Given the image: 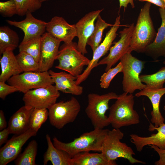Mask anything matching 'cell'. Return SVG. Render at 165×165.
<instances>
[{
    "instance_id": "obj_1",
    "label": "cell",
    "mask_w": 165,
    "mask_h": 165,
    "mask_svg": "<svg viewBox=\"0 0 165 165\" xmlns=\"http://www.w3.org/2000/svg\"><path fill=\"white\" fill-rule=\"evenodd\" d=\"M151 3L146 2L141 9L134 29L129 52L144 53L154 41L157 33L150 15Z\"/></svg>"
},
{
    "instance_id": "obj_2",
    "label": "cell",
    "mask_w": 165,
    "mask_h": 165,
    "mask_svg": "<svg viewBox=\"0 0 165 165\" xmlns=\"http://www.w3.org/2000/svg\"><path fill=\"white\" fill-rule=\"evenodd\" d=\"M108 130V129H94L68 143L61 142L54 137L53 142L56 148L65 151L71 158L79 153L85 151L101 152L103 142Z\"/></svg>"
},
{
    "instance_id": "obj_3",
    "label": "cell",
    "mask_w": 165,
    "mask_h": 165,
    "mask_svg": "<svg viewBox=\"0 0 165 165\" xmlns=\"http://www.w3.org/2000/svg\"><path fill=\"white\" fill-rule=\"evenodd\" d=\"M124 92L119 95L109 108L108 116L110 124L115 129H119L140 123V116L134 109V96Z\"/></svg>"
},
{
    "instance_id": "obj_4",
    "label": "cell",
    "mask_w": 165,
    "mask_h": 165,
    "mask_svg": "<svg viewBox=\"0 0 165 165\" xmlns=\"http://www.w3.org/2000/svg\"><path fill=\"white\" fill-rule=\"evenodd\" d=\"M124 135L119 129L109 130L103 142L101 152L109 161H115L118 158H121L127 160L132 164H145V162L134 158L133 156L135 153L132 149L121 141Z\"/></svg>"
},
{
    "instance_id": "obj_5",
    "label": "cell",
    "mask_w": 165,
    "mask_h": 165,
    "mask_svg": "<svg viewBox=\"0 0 165 165\" xmlns=\"http://www.w3.org/2000/svg\"><path fill=\"white\" fill-rule=\"evenodd\" d=\"M118 96L112 92L101 95L93 93L88 94V103L85 112L94 129H103L110 125L105 113L109 108V101L116 99Z\"/></svg>"
},
{
    "instance_id": "obj_6",
    "label": "cell",
    "mask_w": 165,
    "mask_h": 165,
    "mask_svg": "<svg viewBox=\"0 0 165 165\" xmlns=\"http://www.w3.org/2000/svg\"><path fill=\"white\" fill-rule=\"evenodd\" d=\"M77 43L72 42L64 43L60 47L56 60L59 62L55 68L65 71L77 77L83 71L84 67L88 66L90 60L77 49Z\"/></svg>"
},
{
    "instance_id": "obj_7",
    "label": "cell",
    "mask_w": 165,
    "mask_h": 165,
    "mask_svg": "<svg viewBox=\"0 0 165 165\" xmlns=\"http://www.w3.org/2000/svg\"><path fill=\"white\" fill-rule=\"evenodd\" d=\"M120 61L123 67L122 84L124 92L133 94L137 90H141L146 88V85L143 83L140 78L145 62L138 59L129 52L126 53Z\"/></svg>"
},
{
    "instance_id": "obj_8",
    "label": "cell",
    "mask_w": 165,
    "mask_h": 165,
    "mask_svg": "<svg viewBox=\"0 0 165 165\" xmlns=\"http://www.w3.org/2000/svg\"><path fill=\"white\" fill-rule=\"evenodd\" d=\"M50 124L58 129L75 120L81 110V105L75 97L66 101L56 102L48 109Z\"/></svg>"
},
{
    "instance_id": "obj_9",
    "label": "cell",
    "mask_w": 165,
    "mask_h": 165,
    "mask_svg": "<svg viewBox=\"0 0 165 165\" xmlns=\"http://www.w3.org/2000/svg\"><path fill=\"white\" fill-rule=\"evenodd\" d=\"M7 81L24 94L31 90L54 84L48 71L24 72L13 76Z\"/></svg>"
},
{
    "instance_id": "obj_10",
    "label": "cell",
    "mask_w": 165,
    "mask_h": 165,
    "mask_svg": "<svg viewBox=\"0 0 165 165\" xmlns=\"http://www.w3.org/2000/svg\"><path fill=\"white\" fill-rule=\"evenodd\" d=\"M60 94L54 86L31 90L24 94V105L31 108L49 109L56 102Z\"/></svg>"
},
{
    "instance_id": "obj_11",
    "label": "cell",
    "mask_w": 165,
    "mask_h": 165,
    "mask_svg": "<svg viewBox=\"0 0 165 165\" xmlns=\"http://www.w3.org/2000/svg\"><path fill=\"white\" fill-rule=\"evenodd\" d=\"M120 17L119 15L116 18L114 24L106 33L103 42L93 52L92 58L90 60L89 64L82 73L77 77L75 80L76 84L79 85L88 78L92 70L98 66L99 59L109 50L117 35V31L120 26Z\"/></svg>"
},
{
    "instance_id": "obj_12",
    "label": "cell",
    "mask_w": 165,
    "mask_h": 165,
    "mask_svg": "<svg viewBox=\"0 0 165 165\" xmlns=\"http://www.w3.org/2000/svg\"><path fill=\"white\" fill-rule=\"evenodd\" d=\"M134 26L133 23L121 31L119 32L120 39L110 47L108 54L99 61L98 65H106L105 72L115 65L126 53L129 52Z\"/></svg>"
},
{
    "instance_id": "obj_13",
    "label": "cell",
    "mask_w": 165,
    "mask_h": 165,
    "mask_svg": "<svg viewBox=\"0 0 165 165\" xmlns=\"http://www.w3.org/2000/svg\"><path fill=\"white\" fill-rule=\"evenodd\" d=\"M37 132L29 129L21 134L13 136L0 149V165H6L15 160L19 155L22 147Z\"/></svg>"
},
{
    "instance_id": "obj_14",
    "label": "cell",
    "mask_w": 165,
    "mask_h": 165,
    "mask_svg": "<svg viewBox=\"0 0 165 165\" xmlns=\"http://www.w3.org/2000/svg\"><path fill=\"white\" fill-rule=\"evenodd\" d=\"M61 42L47 32L42 36L39 72L48 71L53 67Z\"/></svg>"
},
{
    "instance_id": "obj_15",
    "label": "cell",
    "mask_w": 165,
    "mask_h": 165,
    "mask_svg": "<svg viewBox=\"0 0 165 165\" xmlns=\"http://www.w3.org/2000/svg\"><path fill=\"white\" fill-rule=\"evenodd\" d=\"M103 9L90 12L75 24L77 37L78 38L77 49L84 55L88 53L86 49L87 42L94 30L95 21Z\"/></svg>"
},
{
    "instance_id": "obj_16",
    "label": "cell",
    "mask_w": 165,
    "mask_h": 165,
    "mask_svg": "<svg viewBox=\"0 0 165 165\" xmlns=\"http://www.w3.org/2000/svg\"><path fill=\"white\" fill-rule=\"evenodd\" d=\"M47 32L66 44L71 43L77 36L75 24H70L62 17L55 16L47 22Z\"/></svg>"
},
{
    "instance_id": "obj_17",
    "label": "cell",
    "mask_w": 165,
    "mask_h": 165,
    "mask_svg": "<svg viewBox=\"0 0 165 165\" xmlns=\"http://www.w3.org/2000/svg\"><path fill=\"white\" fill-rule=\"evenodd\" d=\"M24 19L20 21L6 20L9 25L20 28L23 31L24 36L22 42L42 36L46 28L47 22L35 18L31 13H28Z\"/></svg>"
},
{
    "instance_id": "obj_18",
    "label": "cell",
    "mask_w": 165,
    "mask_h": 165,
    "mask_svg": "<svg viewBox=\"0 0 165 165\" xmlns=\"http://www.w3.org/2000/svg\"><path fill=\"white\" fill-rule=\"evenodd\" d=\"M149 127V131L156 130L157 132L148 137H141L135 134L130 135V141L135 145L136 150L141 152L144 147L149 145H154L160 149H165V123L158 127L151 123Z\"/></svg>"
},
{
    "instance_id": "obj_19",
    "label": "cell",
    "mask_w": 165,
    "mask_h": 165,
    "mask_svg": "<svg viewBox=\"0 0 165 165\" xmlns=\"http://www.w3.org/2000/svg\"><path fill=\"white\" fill-rule=\"evenodd\" d=\"M48 72L55 88L59 91L76 96L82 94L83 87L76 83L77 77L65 72H56L51 70Z\"/></svg>"
},
{
    "instance_id": "obj_20",
    "label": "cell",
    "mask_w": 165,
    "mask_h": 165,
    "mask_svg": "<svg viewBox=\"0 0 165 165\" xmlns=\"http://www.w3.org/2000/svg\"><path fill=\"white\" fill-rule=\"evenodd\" d=\"M161 23L153 42L146 48L144 52L153 60L161 57H165V8H159Z\"/></svg>"
},
{
    "instance_id": "obj_21",
    "label": "cell",
    "mask_w": 165,
    "mask_h": 165,
    "mask_svg": "<svg viewBox=\"0 0 165 165\" xmlns=\"http://www.w3.org/2000/svg\"><path fill=\"white\" fill-rule=\"evenodd\" d=\"M164 94L165 87L156 90L146 88L135 94L137 97L146 96L150 101L152 107L151 121L152 123L154 124L156 127H158L164 123L165 120L160 111L159 106L161 99Z\"/></svg>"
},
{
    "instance_id": "obj_22",
    "label": "cell",
    "mask_w": 165,
    "mask_h": 165,
    "mask_svg": "<svg viewBox=\"0 0 165 165\" xmlns=\"http://www.w3.org/2000/svg\"><path fill=\"white\" fill-rule=\"evenodd\" d=\"M33 109L24 105L11 116L7 127L10 134L18 135L29 129L30 119Z\"/></svg>"
},
{
    "instance_id": "obj_23",
    "label": "cell",
    "mask_w": 165,
    "mask_h": 165,
    "mask_svg": "<svg viewBox=\"0 0 165 165\" xmlns=\"http://www.w3.org/2000/svg\"><path fill=\"white\" fill-rule=\"evenodd\" d=\"M13 51L7 50L2 54L0 60L1 69L0 81L6 82L13 76L23 72Z\"/></svg>"
},
{
    "instance_id": "obj_24",
    "label": "cell",
    "mask_w": 165,
    "mask_h": 165,
    "mask_svg": "<svg viewBox=\"0 0 165 165\" xmlns=\"http://www.w3.org/2000/svg\"><path fill=\"white\" fill-rule=\"evenodd\" d=\"M46 138L47 148L43 155V164H47L50 161L53 165H71V157L66 152L58 149L54 145L49 134Z\"/></svg>"
},
{
    "instance_id": "obj_25",
    "label": "cell",
    "mask_w": 165,
    "mask_h": 165,
    "mask_svg": "<svg viewBox=\"0 0 165 165\" xmlns=\"http://www.w3.org/2000/svg\"><path fill=\"white\" fill-rule=\"evenodd\" d=\"M90 151L79 153L71 160V165H116L115 161L108 160L102 152L91 153Z\"/></svg>"
},
{
    "instance_id": "obj_26",
    "label": "cell",
    "mask_w": 165,
    "mask_h": 165,
    "mask_svg": "<svg viewBox=\"0 0 165 165\" xmlns=\"http://www.w3.org/2000/svg\"><path fill=\"white\" fill-rule=\"evenodd\" d=\"M19 38L17 33L7 26L0 27V54L7 50H13L19 46Z\"/></svg>"
},
{
    "instance_id": "obj_27",
    "label": "cell",
    "mask_w": 165,
    "mask_h": 165,
    "mask_svg": "<svg viewBox=\"0 0 165 165\" xmlns=\"http://www.w3.org/2000/svg\"><path fill=\"white\" fill-rule=\"evenodd\" d=\"M93 32L88 39L87 45L90 46L93 52L100 44L104 30L113 24H108L102 19L100 14L97 16Z\"/></svg>"
},
{
    "instance_id": "obj_28",
    "label": "cell",
    "mask_w": 165,
    "mask_h": 165,
    "mask_svg": "<svg viewBox=\"0 0 165 165\" xmlns=\"http://www.w3.org/2000/svg\"><path fill=\"white\" fill-rule=\"evenodd\" d=\"M140 78L146 85V88L153 90L161 89L165 82V67L161 68L152 74L140 75Z\"/></svg>"
},
{
    "instance_id": "obj_29",
    "label": "cell",
    "mask_w": 165,
    "mask_h": 165,
    "mask_svg": "<svg viewBox=\"0 0 165 165\" xmlns=\"http://www.w3.org/2000/svg\"><path fill=\"white\" fill-rule=\"evenodd\" d=\"M38 150V144L36 140L31 141L23 152L15 159L16 165H35L36 157Z\"/></svg>"
},
{
    "instance_id": "obj_30",
    "label": "cell",
    "mask_w": 165,
    "mask_h": 165,
    "mask_svg": "<svg viewBox=\"0 0 165 165\" xmlns=\"http://www.w3.org/2000/svg\"><path fill=\"white\" fill-rule=\"evenodd\" d=\"M42 44V36L25 42H21L18 46L19 52H25L33 56L39 63Z\"/></svg>"
},
{
    "instance_id": "obj_31",
    "label": "cell",
    "mask_w": 165,
    "mask_h": 165,
    "mask_svg": "<svg viewBox=\"0 0 165 165\" xmlns=\"http://www.w3.org/2000/svg\"><path fill=\"white\" fill-rule=\"evenodd\" d=\"M19 64L23 72H39V64L29 54L23 51L16 56Z\"/></svg>"
},
{
    "instance_id": "obj_32",
    "label": "cell",
    "mask_w": 165,
    "mask_h": 165,
    "mask_svg": "<svg viewBox=\"0 0 165 165\" xmlns=\"http://www.w3.org/2000/svg\"><path fill=\"white\" fill-rule=\"evenodd\" d=\"M49 117V111L46 108H33L29 123V129L37 132L42 124Z\"/></svg>"
},
{
    "instance_id": "obj_33",
    "label": "cell",
    "mask_w": 165,
    "mask_h": 165,
    "mask_svg": "<svg viewBox=\"0 0 165 165\" xmlns=\"http://www.w3.org/2000/svg\"><path fill=\"white\" fill-rule=\"evenodd\" d=\"M17 8V14L23 16L29 12L32 13L39 9L42 3L39 0H14Z\"/></svg>"
},
{
    "instance_id": "obj_34",
    "label": "cell",
    "mask_w": 165,
    "mask_h": 165,
    "mask_svg": "<svg viewBox=\"0 0 165 165\" xmlns=\"http://www.w3.org/2000/svg\"><path fill=\"white\" fill-rule=\"evenodd\" d=\"M123 65L120 61L115 67L111 68L101 76L100 85L101 88L107 89L114 77L119 73L122 72Z\"/></svg>"
},
{
    "instance_id": "obj_35",
    "label": "cell",
    "mask_w": 165,
    "mask_h": 165,
    "mask_svg": "<svg viewBox=\"0 0 165 165\" xmlns=\"http://www.w3.org/2000/svg\"><path fill=\"white\" fill-rule=\"evenodd\" d=\"M0 13L4 17H10L17 14L16 4L14 0L0 2Z\"/></svg>"
},
{
    "instance_id": "obj_36",
    "label": "cell",
    "mask_w": 165,
    "mask_h": 165,
    "mask_svg": "<svg viewBox=\"0 0 165 165\" xmlns=\"http://www.w3.org/2000/svg\"><path fill=\"white\" fill-rule=\"evenodd\" d=\"M18 91L14 86L6 84L5 82L0 81V98L5 100L6 97L9 94Z\"/></svg>"
},
{
    "instance_id": "obj_37",
    "label": "cell",
    "mask_w": 165,
    "mask_h": 165,
    "mask_svg": "<svg viewBox=\"0 0 165 165\" xmlns=\"http://www.w3.org/2000/svg\"><path fill=\"white\" fill-rule=\"evenodd\" d=\"M154 151L157 152L159 156V159L156 161V165H165V149H162L154 145H149Z\"/></svg>"
},
{
    "instance_id": "obj_38",
    "label": "cell",
    "mask_w": 165,
    "mask_h": 165,
    "mask_svg": "<svg viewBox=\"0 0 165 165\" xmlns=\"http://www.w3.org/2000/svg\"><path fill=\"white\" fill-rule=\"evenodd\" d=\"M9 134H10L7 127L1 130L0 132V146L6 142Z\"/></svg>"
},
{
    "instance_id": "obj_39",
    "label": "cell",
    "mask_w": 165,
    "mask_h": 165,
    "mask_svg": "<svg viewBox=\"0 0 165 165\" xmlns=\"http://www.w3.org/2000/svg\"><path fill=\"white\" fill-rule=\"evenodd\" d=\"M140 2H146L154 4L160 8H165V2L164 0H137Z\"/></svg>"
},
{
    "instance_id": "obj_40",
    "label": "cell",
    "mask_w": 165,
    "mask_h": 165,
    "mask_svg": "<svg viewBox=\"0 0 165 165\" xmlns=\"http://www.w3.org/2000/svg\"><path fill=\"white\" fill-rule=\"evenodd\" d=\"M7 123L5 115L2 110H0V130H1L6 128Z\"/></svg>"
},
{
    "instance_id": "obj_41",
    "label": "cell",
    "mask_w": 165,
    "mask_h": 165,
    "mask_svg": "<svg viewBox=\"0 0 165 165\" xmlns=\"http://www.w3.org/2000/svg\"><path fill=\"white\" fill-rule=\"evenodd\" d=\"M134 0H119V8L123 7L125 9L126 8L128 5L130 4L132 8L135 7L134 2Z\"/></svg>"
},
{
    "instance_id": "obj_42",
    "label": "cell",
    "mask_w": 165,
    "mask_h": 165,
    "mask_svg": "<svg viewBox=\"0 0 165 165\" xmlns=\"http://www.w3.org/2000/svg\"><path fill=\"white\" fill-rule=\"evenodd\" d=\"M51 0H39V1H40L42 3L43 2L46 1H50Z\"/></svg>"
},
{
    "instance_id": "obj_43",
    "label": "cell",
    "mask_w": 165,
    "mask_h": 165,
    "mask_svg": "<svg viewBox=\"0 0 165 165\" xmlns=\"http://www.w3.org/2000/svg\"><path fill=\"white\" fill-rule=\"evenodd\" d=\"M163 64L165 65V59L164 60V61H163Z\"/></svg>"
},
{
    "instance_id": "obj_44",
    "label": "cell",
    "mask_w": 165,
    "mask_h": 165,
    "mask_svg": "<svg viewBox=\"0 0 165 165\" xmlns=\"http://www.w3.org/2000/svg\"><path fill=\"white\" fill-rule=\"evenodd\" d=\"M163 109L165 110V105L163 107Z\"/></svg>"
},
{
    "instance_id": "obj_45",
    "label": "cell",
    "mask_w": 165,
    "mask_h": 165,
    "mask_svg": "<svg viewBox=\"0 0 165 165\" xmlns=\"http://www.w3.org/2000/svg\"><path fill=\"white\" fill-rule=\"evenodd\" d=\"M164 0L165 2V0Z\"/></svg>"
}]
</instances>
